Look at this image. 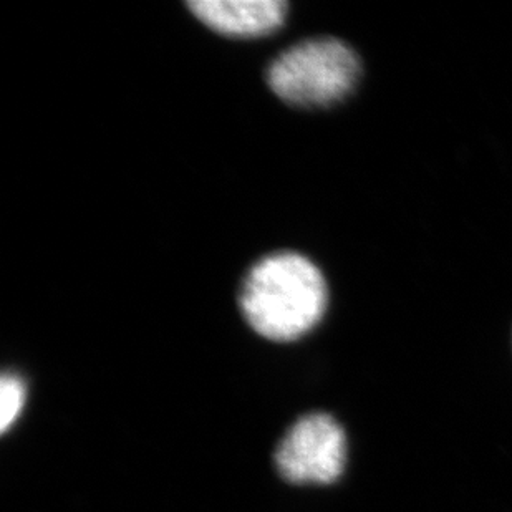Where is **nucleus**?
Instances as JSON below:
<instances>
[{
    "instance_id": "f257e3e1",
    "label": "nucleus",
    "mask_w": 512,
    "mask_h": 512,
    "mask_svg": "<svg viewBox=\"0 0 512 512\" xmlns=\"http://www.w3.org/2000/svg\"><path fill=\"white\" fill-rule=\"evenodd\" d=\"M239 305L256 334L272 342H294L324 317L329 287L309 257L276 252L247 272Z\"/></svg>"
},
{
    "instance_id": "f03ea898",
    "label": "nucleus",
    "mask_w": 512,
    "mask_h": 512,
    "mask_svg": "<svg viewBox=\"0 0 512 512\" xmlns=\"http://www.w3.org/2000/svg\"><path fill=\"white\" fill-rule=\"evenodd\" d=\"M362 77L357 52L334 37L302 40L267 67V85L292 107L327 108L343 102Z\"/></svg>"
},
{
    "instance_id": "7ed1b4c3",
    "label": "nucleus",
    "mask_w": 512,
    "mask_h": 512,
    "mask_svg": "<svg viewBox=\"0 0 512 512\" xmlns=\"http://www.w3.org/2000/svg\"><path fill=\"white\" fill-rule=\"evenodd\" d=\"M347 438L342 426L324 413L304 416L284 436L276 463L285 479L297 484H330L342 476Z\"/></svg>"
},
{
    "instance_id": "20e7f679",
    "label": "nucleus",
    "mask_w": 512,
    "mask_h": 512,
    "mask_svg": "<svg viewBox=\"0 0 512 512\" xmlns=\"http://www.w3.org/2000/svg\"><path fill=\"white\" fill-rule=\"evenodd\" d=\"M188 9L218 34L256 39L284 24L289 4L284 0H191Z\"/></svg>"
},
{
    "instance_id": "39448f33",
    "label": "nucleus",
    "mask_w": 512,
    "mask_h": 512,
    "mask_svg": "<svg viewBox=\"0 0 512 512\" xmlns=\"http://www.w3.org/2000/svg\"><path fill=\"white\" fill-rule=\"evenodd\" d=\"M25 405V385L15 373H4L0 382V428L9 430Z\"/></svg>"
}]
</instances>
